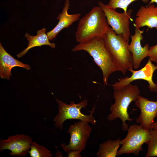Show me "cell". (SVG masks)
I'll return each instance as SVG.
<instances>
[{"mask_svg":"<svg viewBox=\"0 0 157 157\" xmlns=\"http://www.w3.org/2000/svg\"><path fill=\"white\" fill-rule=\"evenodd\" d=\"M15 67H21L28 70L30 66L14 58L5 49L0 43V76L2 79H10L12 68Z\"/></svg>","mask_w":157,"mask_h":157,"instance_id":"cell-14","label":"cell"},{"mask_svg":"<svg viewBox=\"0 0 157 157\" xmlns=\"http://www.w3.org/2000/svg\"><path fill=\"white\" fill-rule=\"evenodd\" d=\"M109 26L106 17L99 6L93 8L80 20L75 33L78 43L96 37H103Z\"/></svg>","mask_w":157,"mask_h":157,"instance_id":"cell-2","label":"cell"},{"mask_svg":"<svg viewBox=\"0 0 157 157\" xmlns=\"http://www.w3.org/2000/svg\"><path fill=\"white\" fill-rule=\"evenodd\" d=\"M46 147L37 144L35 142H32L30 148L28 151L31 157H51L53 154Z\"/></svg>","mask_w":157,"mask_h":157,"instance_id":"cell-18","label":"cell"},{"mask_svg":"<svg viewBox=\"0 0 157 157\" xmlns=\"http://www.w3.org/2000/svg\"><path fill=\"white\" fill-rule=\"evenodd\" d=\"M150 130L143 129L140 125L129 126L127 135L120 141L122 146L118 150L117 156L124 154L138 156L139 152L143 150L142 145L144 143L147 144L149 140Z\"/></svg>","mask_w":157,"mask_h":157,"instance_id":"cell-6","label":"cell"},{"mask_svg":"<svg viewBox=\"0 0 157 157\" xmlns=\"http://www.w3.org/2000/svg\"><path fill=\"white\" fill-rule=\"evenodd\" d=\"M107 48L123 74L133 69V61L131 53L129 49V42L122 35H117L109 27L103 37Z\"/></svg>","mask_w":157,"mask_h":157,"instance_id":"cell-4","label":"cell"},{"mask_svg":"<svg viewBox=\"0 0 157 157\" xmlns=\"http://www.w3.org/2000/svg\"><path fill=\"white\" fill-rule=\"evenodd\" d=\"M148 57L151 61L157 63V44L149 48Z\"/></svg>","mask_w":157,"mask_h":157,"instance_id":"cell-21","label":"cell"},{"mask_svg":"<svg viewBox=\"0 0 157 157\" xmlns=\"http://www.w3.org/2000/svg\"><path fill=\"white\" fill-rule=\"evenodd\" d=\"M92 131L89 122L81 121L75 122L70 126L67 131L70 136L69 144L63 143L60 146L67 153L74 150L81 152L85 149Z\"/></svg>","mask_w":157,"mask_h":157,"instance_id":"cell-8","label":"cell"},{"mask_svg":"<svg viewBox=\"0 0 157 157\" xmlns=\"http://www.w3.org/2000/svg\"><path fill=\"white\" fill-rule=\"evenodd\" d=\"M133 25L138 28L147 26L157 30V6L152 4L141 6L136 13Z\"/></svg>","mask_w":157,"mask_h":157,"instance_id":"cell-13","label":"cell"},{"mask_svg":"<svg viewBox=\"0 0 157 157\" xmlns=\"http://www.w3.org/2000/svg\"><path fill=\"white\" fill-rule=\"evenodd\" d=\"M69 0H65L64 6L62 12L57 17L59 22L52 30L47 32V34L49 40L55 38L58 34L63 29L68 28L75 22L78 20L81 16L80 13L69 14L68 11L70 6Z\"/></svg>","mask_w":157,"mask_h":157,"instance_id":"cell-15","label":"cell"},{"mask_svg":"<svg viewBox=\"0 0 157 157\" xmlns=\"http://www.w3.org/2000/svg\"><path fill=\"white\" fill-rule=\"evenodd\" d=\"M150 137L147 143L146 157L157 156V131L151 129L150 130Z\"/></svg>","mask_w":157,"mask_h":157,"instance_id":"cell-19","label":"cell"},{"mask_svg":"<svg viewBox=\"0 0 157 157\" xmlns=\"http://www.w3.org/2000/svg\"><path fill=\"white\" fill-rule=\"evenodd\" d=\"M113 90V98L115 102L111 106V113L107 119L111 121L117 118L120 119L122 122V130L126 131L129 128L126 121L131 122L134 119L129 117L128 108L131 102H135L140 95V90L137 85L131 84Z\"/></svg>","mask_w":157,"mask_h":157,"instance_id":"cell-3","label":"cell"},{"mask_svg":"<svg viewBox=\"0 0 157 157\" xmlns=\"http://www.w3.org/2000/svg\"><path fill=\"white\" fill-rule=\"evenodd\" d=\"M32 142L31 137L23 134L10 136L6 139L0 140V152L8 149L11 151L10 156L24 157L28 153Z\"/></svg>","mask_w":157,"mask_h":157,"instance_id":"cell-10","label":"cell"},{"mask_svg":"<svg viewBox=\"0 0 157 157\" xmlns=\"http://www.w3.org/2000/svg\"><path fill=\"white\" fill-rule=\"evenodd\" d=\"M120 141L119 138L115 140H108L100 144L96 156L98 157H116L121 145Z\"/></svg>","mask_w":157,"mask_h":157,"instance_id":"cell-17","label":"cell"},{"mask_svg":"<svg viewBox=\"0 0 157 157\" xmlns=\"http://www.w3.org/2000/svg\"><path fill=\"white\" fill-rule=\"evenodd\" d=\"M56 99L58 105L59 111L58 114L53 119L56 128H59L61 130L63 123L67 119H78L88 122L94 125H95L96 121L93 117L95 109L94 106L90 111L89 115L84 114L81 112L82 108L87 106L88 101L86 99H85L77 104L71 101L69 104L64 103L56 98Z\"/></svg>","mask_w":157,"mask_h":157,"instance_id":"cell-5","label":"cell"},{"mask_svg":"<svg viewBox=\"0 0 157 157\" xmlns=\"http://www.w3.org/2000/svg\"><path fill=\"white\" fill-rule=\"evenodd\" d=\"M157 69V65L153 64L149 59L147 63L141 69L138 70L131 69L132 73L130 77L126 76L120 78L112 85L113 89L121 88L131 84L133 81L139 79H142L147 81L149 83L148 88L151 92H157V84L155 83L152 80V76L155 71Z\"/></svg>","mask_w":157,"mask_h":157,"instance_id":"cell-9","label":"cell"},{"mask_svg":"<svg viewBox=\"0 0 157 157\" xmlns=\"http://www.w3.org/2000/svg\"><path fill=\"white\" fill-rule=\"evenodd\" d=\"M46 29L43 28L38 31L37 35L35 36H31L29 33H26L25 37L28 41L27 47L22 51L18 53L17 55V58H21L30 49L37 46L41 47L46 45L52 48H54L56 45L54 43H51L47 34L46 33Z\"/></svg>","mask_w":157,"mask_h":157,"instance_id":"cell-16","label":"cell"},{"mask_svg":"<svg viewBox=\"0 0 157 157\" xmlns=\"http://www.w3.org/2000/svg\"><path fill=\"white\" fill-rule=\"evenodd\" d=\"M143 31L135 27L134 34L131 35V42L129 46V49L132 54L134 69H138L142 60L148 57L149 45L146 44L143 47L141 44L142 40Z\"/></svg>","mask_w":157,"mask_h":157,"instance_id":"cell-12","label":"cell"},{"mask_svg":"<svg viewBox=\"0 0 157 157\" xmlns=\"http://www.w3.org/2000/svg\"><path fill=\"white\" fill-rule=\"evenodd\" d=\"M152 129L154 130L157 131V121L154 123L152 126Z\"/></svg>","mask_w":157,"mask_h":157,"instance_id":"cell-23","label":"cell"},{"mask_svg":"<svg viewBox=\"0 0 157 157\" xmlns=\"http://www.w3.org/2000/svg\"><path fill=\"white\" fill-rule=\"evenodd\" d=\"M156 3L157 4V0H151L150 2H149V4L148 5H150L151 3Z\"/></svg>","mask_w":157,"mask_h":157,"instance_id":"cell-24","label":"cell"},{"mask_svg":"<svg viewBox=\"0 0 157 157\" xmlns=\"http://www.w3.org/2000/svg\"><path fill=\"white\" fill-rule=\"evenodd\" d=\"M81 152L78 150L72 151L67 154L68 157H81Z\"/></svg>","mask_w":157,"mask_h":157,"instance_id":"cell-22","label":"cell"},{"mask_svg":"<svg viewBox=\"0 0 157 157\" xmlns=\"http://www.w3.org/2000/svg\"><path fill=\"white\" fill-rule=\"evenodd\" d=\"M138 0H109L107 5L110 7L116 9L117 8L122 9L124 12L127 11L128 6L132 2ZM144 3H148L149 0H140Z\"/></svg>","mask_w":157,"mask_h":157,"instance_id":"cell-20","label":"cell"},{"mask_svg":"<svg viewBox=\"0 0 157 157\" xmlns=\"http://www.w3.org/2000/svg\"><path fill=\"white\" fill-rule=\"evenodd\" d=\"M76 52L84 51L91 56L101 71L103 81L108 85L109 78L113 73L119 71L114 59L104 43L103 37H96L75 46L72 49Z\"/></svg>","mask_w":157,"mask_h":157,"instance_id":"cell-1","label":"cell"},{"mask_svg":"<svg viewBox=\"0 0 157 157\" xmlns=\"http://www.w3.org/2000/svg\"><path fill=\"white\" fill-rule=\"evenodd\" d=\"M134 102L141 112L136 122L144 129H152L154 119L157 117V101H150L140 95Z\"/></svg>","mask_w":157,"mask_h":157,"instance_id":"cell-11","label":"cell"},{"mask_svg":"<svg viewBox=\"0 0 157 157\" xmlns=\"http://www.w3.org/2000/svg\"><path fill=\"white\" fill-rule=\"evenodd\" d=\"M104 12L108 25L117 35H122L129 42L131 36L130 20L133 21L131 17L133 12L131 9L127 10L126 12L119 13L115 9L109 7L101 2L98 3Z\"/></svg>","mask_w":157,"mask_h":157,"instance_id":"cell-7","label":"cell"}]
</instances>
